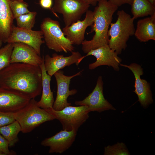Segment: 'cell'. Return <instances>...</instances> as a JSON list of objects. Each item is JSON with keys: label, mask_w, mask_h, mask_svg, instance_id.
Listing matches in <instances>:
<instances>
[{"label": "cell", "mask_w": 155, "mask_h": 155, "mask_svg": "<svg viewBox=\"0 0 155 155\" xmlns=\"http://www.w3.org/2000/svg\"><path fill=\"white\" fill-rule=\"evenodd\" d=\"M42 83L40 66L13 63L0 71V87L21 93L31 99L40 94Z\"/></svg>", "instance_id": "obj_1"}, {"label": "cell", "mask_w": 155, "mask_h": 155, "mask_svg": "<svg viewBox=\"0 0 155 155\" xmlns=\"http://www.w3.org/2000/svg\"><path fill=\"white\" fill-rule=\"evenodd\" d=\"M94 12V22L91 26L90 33L95 34L90 40H84L81 44L83 52L87 53L90 51L108 45V30L112 23L113 16L118 7L112 4L109 0H101L98 3Z\"/></svg>", "instance_id": "obj_2"}, {"label": "cell", "mask_w": 155, "mask_h": 155, "mask_svg": "<svg viewBox=\"0 0 155 155\" xmlns=\"http://www.w3.org/2000/svg\"><path fill=\"white\" fill-rule=\"evenodd\" d=\"M116 22L111 23L108 30L110 36L108 45L118 55L127 47V41L131 36L134 35L135 30L134 19L124 10L118 11Z\"/></svg>", "instance_id": "obj_3"}, {"label": "cell", "mask_w": 155, "mask_h": 155, "mask_svg": "<svg viewBox=\"0 0 155 155\" xmlns=\"http://www.w3.org/2000/svg\"><path fill=\"white\" fill-rule=\"evenodd\" d=\"M37 102L34 98L31 99L25 106L14 113L23 133H29L42 124L55 119L45 109L39 107Z\"/></svg>", "instance_id": "obj_4"}, {"label": "cell", "mask_w": 155, "mask_h": 155, "mask_svg": "<svg viewBox=\"0 0 155 155\" xmlns=\"http://www.w3.org/2000/svg\"><path fill=\"white\" fill-rule=\"evenodd\" d=\"M40 28L46 45L49 49L57 52L71 53L74 51L73 44L64 34L58 21L45 18Z\"/></svg>", "instance_id": "obj_5"}, {"label": "cell", "mask_w": 155, "mask_h": 155, "mask_svg": "<svg viewBox=\"0 0 155 155\" xmlns=\"http://www.w3.org/2000/svg\"><path fill=\"white\" fill-rule=\"evenodd\" d=\"M61 123L63 130L77 131L80 127L89 117L86 106H67L62 110L56 111L53 108L45 109Z\"/></svg>", "instance_id": "obj_6"}, {"label": "cell", "mask_w": 155, "mask_h": 155, "mask_svg": "<svg viewBox=\"0 0 155 155\" xmlns=\"http://www.w3.org/2000/svg\"><path fill=\"white\" fill-rule=\"evenodd\" d=\"M90 6L83 0H54L52 12L57 17L56 13L61 14L65 26H69L80 20Z\"/></svg>", "instance_id": "obj_7"}, {"label": "cell", "mask_w": 155, "mask_h": 155, "mask_svg": "<svg viewBox=\"0 0 155 155\" xmlns=\"http://www.w3.org/2000/svg\"><path fill=\"white\" fill-rule=\"evenodd\" d=\"M103 85L102 77L100 76L92 92L83 100L75 101V104L76 105L86 106L89 113L95 111L101 113L110 110H115V108L104 98Z\"/></svg>", "instance_id": "obj_8"}, {"label": "cell", "mask_w": 155, "mask_h": 155, "mask_svg": "<svg viewBox=\"0 0 155 155\" xmlns=\"http://www.w3.org/2000/svg\"><path fill=\"white\" fill-rule=\"evenodd\" d=\"M83 70L71 76H67L63 71L60 70L54 74L56 81L57 91L56 98L54 103L53 108L55 111H59L65 107L71 105L67 99L70 96L74 95L77 92L75 89L70 90L69 85L71 80L73 78L80 75Z\"/></svg>", "instance_id": "obj_9"}, {"label": "cell", "mask_w": 155, "mask_h": 155, "mask_svg": "<svg viewBox=\"0 0 155 155\" xmlns=\"http://www.w3.org/2000/svg\"><path fill=\"white\" fill-rule=\"evenodd\" d=\"M91 55L94 56L96 60L89 64V69L92 70L100 66L107 65L111 66L115 71L119 70V65L122 62V59L118 57L115 51L110 48L108 45L90 51L86 55L80 57L76 64L78 65L83 59Z\"/></svg>", "instance_id": "obj_10"}, {"label": "cell", "mask_w": 155, "mask_h": 155, "mask_svg": "<svg viewBox=\"0 0 155 155\" xmlns=\"http://www.w3.org/2000/svg\"><path fill=\"white\" fill-rule=\"evenodd\" d=\"M119 66L127 67L131 70L135 78L134 92L137 95L138 101L141 106L146 108L153 102L152 94L150 83L145 80L142 79L141 76L144 73L143 69L141 65L135 63L129 65L121 64Z\"/></svg>", "instance_id": "obj_11"}, {"label": "cell", "mask_w": 155, "mask_h": 155, "mask_svg": "<svg viewBox=\"0 0 155 155\" xmlns=\"http://www.w3.org/2000/svg\"><path fill=\"white\" fill-rule=\"evenodd\" d=\"M41 30L35 31L19 28L13 25L11 34L7 43L20 42L32 47L40 55L41 46L44 42Z\"/></svg>", "instance_id": "obj_12"}, {"label": "cell", "mask_w": 155, "mask_h": 155, "mask_svg": "<svg viewBox=\"0 0 155 155\" xmlns=\"http://www.w3.org/2000/svg\"><path fill=\"white\" fill-rule=\"evenodd\" d=\"M77 132L74 130H61L53 136L45 139L41 142V144L49 148V153H62L72 146L75 140Z\"/></svg>", "instance_id": "obj_13"}, {"label": "cell", "mask_w": 155, "mask_h": 155, "mask_svg": "<svg viewBox=\"0 0 155 155\" xmlns=\"http://www.w3.org/2000/svg\"><path fill=\"white\" fill-rule=\"evenodd\" d=\"M93 22L94 12L88 10L83 20H79L69 26H65L62 31L67 38L73 44L80 45L84 40L86 29L88 27L91 26Z\"/></svg>", "instance_id": "obj_14"}, {"label": "cell", "mask_w": 155, "mask_h": 155, "mask_svg": "<svg viewBox=\"0 0 155 155\" xmlns=\"http://www.w3.org/2000/svg\"><path fill=\"white\" fill-rule=\"evenodd\" d=\"M31 98L21 93L0 87V111L14 113L25 106Z\"/></svg>", "instance_id": "obj_15"}, {"label": "cell", "mask_w": 155, "mask_h": 155, "mask_svg": "<svg viewBox=\"0 0 155 155\" xmlns=\"http://www.w3.org/2000/svg\"><path fill=\"white\" fill-rule=\"evenodd\" d=\"M44 57H41L31 46L20 42L13 43L11 63H22L39 66Z\"/></svg>", "instance_id": "obj_16"}, {"label": "cell", "mask_w": 155, "mask_h": 155, "mask_svg": "<svg viewBox=\"0 0 155 155\" xmlns=\"http://www.w3.org/2000/svg\"><path fill=\"white\" fill-rule=\"evenodd\" d=\"M82 57L78 51H73L71 55L67 57L55 53L53 54L52 57L47 54L44 57L45 68L48 74L52 77L57 71L65 67L76 64Z\"/></svg>", "instance_id": "obj_17"}, {"label": "cell", "mask_w": 155, "mask_h": 155, "mask_svg": "<svg viewBox=\"0 0 155 155\" xmlns=\"http://www.w3.org/2000/svg\"><path fill=\"white\" fill-rule=\"evenodd\" d=\"M14 19L8 0H0V41L7 42Z\"/></svg>", "instance_id": "obj_18"}, {"label": "cell", "mask_w": 155, "mask_h": 155, "mask_svg": "<svg viewBox=\"0 0 155 155\" xmlns=\"http://www.w3.org/2000/svg\"><path fill=\"white\" fill-rule=\"evenodd\" d=\"M134 35L141 42L155 40V14L137 21Z\"/></svg>", "instance_id": "obj_19"}, {"label": "cell", "mask_w": 155, "mask_h": 155, "mask_svg": "<svg viewBox=\"0 0 155 155\" xmlns=\"http://www.w3.org/2000/svg\"><path fill=\"white\" fill-rule=\"evenodd\" d=\"M39 66L42 74V94L40 99L37 102V104L39 107L44 109L52 108L54 100L50 87L51 77L48 74L45 69L44 58Z\"/></svg>", "instance_id": "obj_20"}, {"label": "cell", "mask_w": 155, "mask_h": 155, "mask_svg": "<svg viewBox=\"0 0 155 155\" xmlns=\"http://www.w3.org/2000/svg\"><path fill=\"white\" fill-rule=\"evenodd\" d=\"M131 11L134 19L155 14V5L148 0H133Z\"/></svg>", "instance_id": "obj_21"}, {"label": "cell", "mask_w": 155, "mask_h": 155, "mask_svg": "<svg viewBox=\"0 0 155 155\" xmlns=\"http://www.w3.org/2000/svg\"><path fill=\"white\" fill-rule=\"evenodd\" d=\"M21 131V127L16 120L11 124L0 127V134L7 140L10 147L13 146L18 142V135Z\"/></svg>", "instance_id": "obj_22"}, {"label": "cell", "mask_w": 155, "mask_h": 155, "mask_svg": "<svg viewBox=\"0 0 155 155\" xmlns=\"http://www.w3.org/2000/svg\"><path fill=\"white\" fill-rule=\"evenodd\" d=\"M37 12H31L20 15L16 19L17 26L25 29L32 30L35 23Z\"/></svg>", "instance_id": "obj_23"}, {"label": "cell", "mask_w": 155, "mask_h": 155, "mask_svg": "<svg viewBox=\"0 0 155 155\" xmlns=\"http://www.w3.org/2000/svg\"><path fill=\"white\" fill-rule=\"evenodd\" d=\"M13 43L7 44L0 49V71L11 64Z\"/></svg>", "instance_id": "obj_24"}, {"label": "cell", "mask_w": 155, "mask_h": 155, "mask_svg": "<svg viewBox=\"0 0 155 155\" xmlns=\"http://www.w3.org/2000/svg\"><path fill=\"white\" fill-rule=\"evenodd\" d=\"M8 2L14 19L20 15L30 12L28 9V4L24 1L8 0Z\"/></svg>", "instance_id": "obj_25"}, {"label": "cell", "mask_w": 155, "mask_h": 155, "mask_svg": "<svg viewBox=\"0 0 155 155\" xmlns=\"http://www.w3.org/2000/svg\"><path fill=\"white\" fill-rule=\"evenodd\" d=\"M104 155H129L130 153L126 146L123 142H118L112 146L104 148Z\"/></svg>", "instance_id": "obj_26"}, {"label": "cell", "mask_w": 155, "mask_h": 155, "mask_svg": "<svg viewBox=\"0 0 155 155\" xmlns=\"http://www.w3.org/2000/svg\"><path fill=\"white\" fill-rule=\"evenodd\" d=\"M15 121L14 113L0 111V127L11 124Z\"/></svg>", "instance_id": "obj_27"}, {"label": "cell", "mask_w": 155, "mask_h": 155, "mask_svg": "<svg viewBox=\"0 0 155 155\" xmlns=\"http://www.w3.org/2000/svg\"><path fill=\"white\" fill-rule=\"evenodd\" d=\"M9 143L7 140L0 134V150L6 155L15 154L13 152H11L9 149Z\"/></svg>", "instance_id": "obj_28"}, {"label": "cell", "mask_w": 155, "mask_h": 155, "mask_svg": "<svg viewBox=\"0 0 155 155\" xmlns=\"http://www.w3.org/2000/svg\"><path fill=\"white\" fill-rule=\"evenodd\" d=\"M39 3L42 8L49 9L52 12L53 0H39Z\"/></svg>", "instance_id": "obj_29"}, {"label": "cell", "mask_w": 155, "mask_h": 155, "mask_svg": "<svg viewBox=\"0 0 155 155\" xmlns=\"http://www.w3.org/2000/svg\"><path fill=\"white\" fill-rule=\"evenodd\" d=\"M113 5L117 7L121 6L125 4L131 5L133 0H108Z\"/></svg>", "instance_id": "obj_30"}, {"label": "cell", "mask_w": 155, "mask_h": 155, "mask_svg": "<svg viewBox=\"0 0 155 155\" xmlns=\"http://www.w3.org/2000/svg\"><path fill=\"white\" fill-rule=\"evenodd\" d=\"M84 1L89 5L96 6L99 1L101 0H83Z\"/></svg>", "instance_id": "obj_31"}, {"label": "cell", "mask_w": 155, "mask_h": 155, "mask_svg": "<svg viewBox=\"0 0 155 155\" xmlns=\"http://www.w3.org/2000/svg\"><path fill=\"white\" fill-rule=\"evenodd\" d=\"M152 5H155V0H148Z\"/></svg>", "instance_id": "obj_32"}, {"label": "cell", "mask_w": 155, "mask_h": 155, "mask_svg": "<svg viewBox=\"0 0 155 155\" xmlns=\"http://www.w3.org/2000/svg\"><path fill=\"white\" fill-rule=\"evenodd\" d=\"M6 154L4 153L3 152L0 150V155H5Z\"/></svg>", "instance_id": "obj_33"}, {"label": "cell", "mask_w": 155, "mask_h": 155, "mask_svg": "<svg viewBox=\"0 0 155 155\" xmlns=\"http://www.w3.org/2000/svg\"><path fill=\"white\" fill-rule=\"evenodd\" d=\"M3 42L0 41V49L1 47V46Z\"/></svg>", "instance_id": "obj_34"}, {"label": "cell", "mask_w": 155, "mask_h": 155, "mask_svg": "<svg viewBox=\"0 0 155 155\" xmlns=\"http://www.w3.org/2000/svg\"><path fill=\"white\" fill-rule=\"evenodd\" d=\"M8 0L10 1H16V0L24 1V0Z\"/></svg>", "instance_id": "obj_35"}]
</instances>
